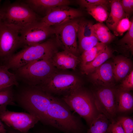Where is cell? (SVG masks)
I'll list each match as a JSON object with an SVG mask.
<instances>
[{
  "mask_svg": "<svg viewBox=\"0 0 133 133\" xmlns=\"http://www.w3.org/2000/svg\"><path fill=\"white\" fill-rule=\"evenodd\" d=\"M54 97L38 86L25 88L15 98L16 102L28 113L37 117L39 121L47 124L48 110Z\"/></svg>",
  "mask_w": 133,
  "mask_h": 133,
  "instance_id": "6da1fadb",
  "label": "cell"
},
{
  "mask_svg": "<svg viewBox=\"0 0 133 133\" xmlns=\"http://www.w3.org/2000/svg\"><path fill=\"white\" fill-rule=\"evenodd\" d=\"M70 110L63 101L54 97L47 112V125L66 133H78L81 128L80 122Z\"/></svg>",
  "mask_w": 133,
  "mask_h": 133,
  "instance_id": "7a4b0ae2",
  "label": "cell"
},
{
  "mask_svg": "<svg viewBox=\"0 0 133 133\" xmlns=\"http://www.w3.org/2000/svg\"><path fill=\"white\" fill-rule=\"evenodd\" d=\"M62 100L70 109L83 118L89 126L94 119L101 114L95 105L93 93L82 87L64 96Z\"/></svg>",
  "mask_w": 133,
  "mask_h": 133,
  "instance_id": "3957f363",
  "label": "cell"
},
{
  "mask_svg": "<svg viewBox=\"0 0 133 133\" xmlns=\"http://www.w3.org/2000/svg\"><path fill=\"white\" fill-rule=\"evenodd\" d=\"M57 45L52 40H46L40 44L25 47L8 59V68L17 69L33 61L52 57L57 51Z\"/></svg>",
  "mask_w": 133,
  "mask_h": 133,
  "instance_id": "277c9868",
  "label": "cell"
},
{
  "mask_svg": "<svg viewBox=\"0 0 133 133\" xmlns=\"http://www.w3.org/2000/svg\"><path fill=\"white\" fill-rule=\"evenodd\" d=\"M52 57L33 61L20 68L17 69L19 75L29 86H41L57 71Z\"/></svg>",
  "mask_w": 133,
  "mask_h": 133,
  "instance_id": "5b68a950",
  "label": "cell"
},
{
  "mask_svg": "<svg viewBox=\"0 0 133 133\" xmlns=\"http://www.w3.org/2000/svg\"><path fill=\"white\" fill-rule=\"evenodd\" d=\"M1 21L21 28L38 21L36 14L25 2L5 3L0 7Z\"/></svg>",
  "mask_w": 133,
  "mask_h": 133,
  "instance_id": "8992f818",
  "label": "cell"
},
{
  "mask_svg": "<svg viewBox=\"0 0 133 133\" xmlns=\"http://www.w3.org/2000/svg\"><path fill=\"white\" fill-rule=\"evenodd\" d=\"M82 85L80 80L74 74L57 71L44 83L39 87L50 94L65 96L82 87Z\"/></svg>",
  "mask_w": 133,
  "mask_h": 133,
  "instance_id": "52a82bcc",
  "label": "cell"
},
{
  "mask_svg": "<svg viewBox=\"0 0 133 133\" xmlns=\"http://www.w3.org/2000/svg\"><path fill=\"white\" fill-rule=\"evenodd\" d=\"M80 21L74 19L53 28L57 45L77 56L79 52L77 38Z\"/></svg>",
  "mask_w": 133,
  "mask_h": 133,
  "instance_id": "ba28073f",
  "label": "cell"
},
{
  "mask_svg": "<svg viewBox=\"0 0 133 133\" xmlns=\"http://www.w3.org/2000/svg\"><path fill=\"white\" fill-rule=\"evenodd\" d=\"M97 86L92 92L96 108L100 113L104 115L108 120L112 121L117 112L116 89L114 87Z\"/></svg>",
  "mask_w": 133,
  "mask_h": 133,
  "instance_id": "9c48e42d",
  "label": "cell"
},
{
  "mask_svg": "<svg viewBox=\"0 0 133 133\" xmlns=\"http://www.w3.org/2000/svg\"><path fill=\"white\" fill-rule=\"evenodd\" d=\"M19 27L0 23V58L8 59L21 45Z\"/></svg>",
  "mask_w": 133,
  "mask_h": 133,
  "instance_id": "30bf717a",
  "label": "cell"
},
{
  "mask_svg": "<svg viewBox=\"0 0 133 133\" xmlns=\"http://www.w3.org/2000/svg\"><path fill=\"white\" fill-rule=\"evenodd\" d=\"M53 34L52 27L37 21L21 28L20 32L21 45L25 47L38 44L46 41Z\"/></svg>",
  "mask_w": 133,
  "mask_h": 133,
  "instance_id": "8fae6325",
  "label": "cell"
},
{
  "mask_svg": "<svg viewBox=\"0 0 133 133\" xmlns=\"http://www.w3.org/2000/svg\"><path fill=\"white\" fill-rule=\"evenodd\" d=\"M0 119L8 127L22 133H27L39 121L37 117L28 113L7 110L0 112Z\"/></svg>",
  "mask_w": 133,
  "mask_h": 133,
  "instance_id": "7c38bea8",
  "label": "cell"
},
{
  "mask_svg": "<svg viewBox=\"0 0 133 133\" xmlns=\"http://www.w3.org/2000/svg\"><path fill=\"white\" fill-rule=\"evenodd\" d=\"M82 12L68 5L50 9L47 12L40 22L49 27L58 25L82 16Z\"/></svg>",
  "mask_w": 133,
  "mask_h": 133,
  "instance_id": "4fadbf2b",
  "label": "cell"
},
{
  "mask_svg": "<svg viewBox=\"0 0 133 133\" xmlns=\"http://www.w3.org/2000/svg\"><path fill=\"white\" fill-rule=\"evenodd\" d=\"M89 75L91 82L96 86L113 87L115 85L113 62H105Z\"/></svg>",
  "mask_w": 133,
  "mask_h": 133,
  "instance_id": "5bb4252c",
  "label": "cell"
},
{
  "mask_svg": "<svg viewBox=\"0 0 133 133\" xmlns=\"http://www.w3.org/2000/svg\"><path fill=\"white\" fill-rule=\"evenodd\" d=\"M52 64L56 68L60 70H75L80 63L78 56L66 50L56 52L51 58Z\"/></svg>",
  "mask_w": 133,
  "mask_h": 133,
  "instance_id": "9a60e30c",
  "label": "cell"
},
{
  "mask_svg": "<svg viewBox=\"0 0 133 133\" xmlns=\"http://www.w3.org/2000/svg\"><path fill=\"white\" fill-rule=\"evenodd\" d=\"M116 82L124 79L132 70V62L129 58L121 55L116 56L113 62Z\"/></svg>",
  "mask_w": 133,
  "mask_h": 133,
  "instance_id": "2e32d148",
  "label": "cell"
},
{
  "mask_svg": "<svg viewBox=\"0 0 133 133\" xmlns=\"http://www.w3.org/2000/svg\"><path fill=\"white\" fill-rule=\"evenodd\" d=\"M111 11L106 23L110 30L113 32L119 22L123 18L128 17L121 6L120 0H110Z\"/></svg>",
  "mask_w": 133,
  "mask_h": 133,
  "instance_id": "e0dca14e",
  "label": "cell"
},
{
  "mask_svg": "<svg viewBox=\"0 0 133 133\" xmlns=\"http://www.w3.org/2000/svg\"><path fill=\"white\" fill-rule=\"evenodd\" d=\"M24 1L34 12H45V15L50 9L61 6H68L70 3V1L67 0H27Z\"/></svg>",
  "mask_w": 133,
  "mask_h": 133,
  "instance_id": "ac0fdd59",
  "label": "cell"
},
{
  "mask_svg": "<svg viewBox=\"0 0 133 133\" xmlns=\"http://www.w3.org/2000/svg\"><path fill=\"white\" fill-rule=\"evenodd\" d=\"M113 53L112 50L107 45L104 50L93 61L81 67L82 74H89L112 57Z\"/></svg>",
  "mask_w": 133,
  "mask_h": 133,
  "instance_id": "d6986e66",
  "label": "cell"
},
{
  "mask_svg": "<svg viewBox=\"0 0 133 133\" xmlns=\"http://www.w3.org/2000/svg\"><path fill=\"white\" fill-rule=\"evenodd\" d=\"M116 98L117 112L128 111L133 108V97L130 92L116 89Z\"/></svg>",
  "mask_w": 133,
  "mask_h": 133,
  "instance_id": "ffe728a7",
  "label": "cell"
},
{
  "mask_svg": "<svg viewBox=\"0 0 133 133\" xmlns=\"http://www.w3.org/2000/svg\"><path fill=\"white\" fill-rule=\"evenodd\" d=\"M94 35L99 41L107 44L111 42L115 38L108 27L102 23L99 22L93 24L92 26Z\"/></svg>",
  "mask_w": 133,
  "mask_h": 133,
  "instance_id": "44dd1931",
  "label": "cell"
},
{
  "mask_svg": "<svg viewBox=\"0 0 133 133\" xmlns=\"http://www.w3.org/2000/svg\"><path fill=\"white\" fill-rule=\"evenodd\" d=\"M108 120L104 115L100 114L91 122L88 133H107L110 125Z\"/></svg>",
  "mask_w": 133,
  "mask_h": 133,
  "instance_id": "7402d4cb",
  "label": "cell"
},
{
  "mask_svg": "<svg viewBox=\"0 0 133 133\" xmlns=\"http://www.w3.org/2000/svg\"><path fill=\"white\" fill-rule=\"evenodd\" d=\"M107 44L99 42L91 49L85 51L81 56V67L84 66L93 61L105 49Z\"/></svg>",
  "mask_w": 133,
  "mask_h": 133,
  "instance_id": "603a6c76",
  "label": "cell"
},
{
  "mask_svg": "<svg viewBox=\"0 0 133 133\" xmlns=\"http://www.w3.org/2000/svg\"><path fill=\"white\" fill-rule=\"evenodd\" d=\"M6 66H1L0 70V91L18 83L15 75L10 72Z\"/></svg>",
  "mask_w": 133,
  "mask_h": 133,
  "instance_id": "cb8c5ba5",
  "label": "cell"
},
{
  "mask_svg": "<svg viewBox=\"0 0 133 133\" xmlns=\"http://www.w3.org/2000/svg\"><path fill=\"white\" fill-rule=\"evenodd\" d=\"M86 8L88 13L100 23L106 21L109 14L107 6L104 5L89 6Z\"/></svg>",
  "mask_w": 133,
  "mask_h": 133,
  "instance_id": "d4e9b609",
  "label": "cell"
},
{
  "mask_svg": "<svg viewBox=\"0 0 133 133\" xmlns=\"http://www.w3.org/2000/svg\"><path fill=\"white\" fill-rule=\"evenodd\" d=\"M12 86L0 91V112L7 110L8 105H15L16 103Z\"/></svg>",
  "mask_w": 133,
  "mask_h": 133,
  "instance_id": "484cf974",
  "label": "cell"
},
{
  "mask_svg": "<svg viewBox=\"0 0 133 133\" xmlns=\"http://www.w3.org/2000/svg\"><path fill=\"white\" fill-rule=\"evenodd\" d=\"M118 45L123 49L130 52L132 54L133 53V22L129 30L124 36L119 40Z\"/></svg>",
  "mask_w": 133,
  "mask_h": 133,
  "instance_id": "4316f807",
  "label": "cell"
},
{
  "mask_svg": "<svg viewBox=\"0 0 133 133\" xmlns=\"http://www.w3.org/2000/svg\"><path fill=\"white\" fill-rule=\"evenodd\" d=\"M79 52L82 53L83 52L89 50L96 45L99 42L97 37L93 35L89 37L78 39Z\"/></svg>",
  "mask_w": 133,
  "mask_h": 133,
  "instance_id": "83f0119b",
  "label": "cell"
},
{
  "mask_svg": "<svg viewBox=\"0 0 133 133\" xmlns=\"http://www.w3.org/2000/svg\"><path fill=\"white\" fill-rule=\"evenodd\" d=\"M93 24V23L90 21L81 20L78 32V39L94 35L92 29Z\"/></svg>",
  "mask_w": 133,
  "mask_h": 133,
  "instance_id": "f1b7e54d",
  "label": "cell"
},
{
  "mask_svg": "<svg viewBox=\"0 0 133 133\" xmlns=\"http://www.w3.org/2000/svg\"><path fill=\"white\" fill-rule=\"evenodd\" d=\"M133 19L130 21L126 17L121 19L117 25L113 32L115 35H122L125 32L130 29L132 23Z\"/></svg>",
  "mask_w": 133,
  "mask_h": 133,
  "instance_id": "f546056e",
  "label": "cell"
},
{
  "mask_svg": "<svg viewBox=\"0 0 133 133\" xmlns=\"http://www.w3.org/2000/svg\"><path fill=\"white\" fill-rule=\"evenodd\" d=\"M119 89L122 91L130 92L133 89V70L124 79L120 84Z\"/></svg>",
  "mask_w": 133,
  "mask_h": 133,
  "instance_id": "4dcf8cb0",
  "label": "cell"
},
{
  "mask_svg": "<svg viewBox=\"0 0 133 133\" xmlns=\"http://www.w3.org/2000/svg\"><path fill=\"white\" fill-rule=\"evenodd\" d=\"M121 123L125 133H133V120L129 117L122 116L117 120Z\"/></svg>",
  "mask_w": 133,
  "mask_h": 133,
  "instance_id": "1f68e13d",
  "label": "cell"
},
{
  "mask_svg": "<svg viewBox=\"0 0 133 133\" xmlns=\"http://www.w3.org/2000/svg\"><path fill=\"white\" fill-rule=\"evenodd\" d=\"M80 5L85 8L91 6L100 5H107L110 3V0H80L78 1Z\"/></svg>",
  "mask_w": 133,
  "mask_h": 133,
  "instance_id": "d6a6232c",
  "label": "cell"
},
{
  "mask_svg": "<svg viewBox=\"0 0 133 133\" xmlns=\"http://www.w3.org/2000/svg\"><path fill=\"white\" fill-rule=\"evenodd\" d=\"M108 132L110 133H125L121 123L117 120L112 121L109 125Z\"/></svg>",
  "mask_w": 133,
  "mask_h": 133,
  "instance_id": "836d02e7",
  "label": "cell"
},
{
  "mask_svg": "<svg viewBox=\"0 0 133 133\" xmlns=\"http://www.w3.org/2000/svg\"><path fill=\"white\" fill-rule=\"evenodd\" d=\"M120 1L124 11L129 17L133 13V0H121Z\"/></svg>",
  "mask_w": 133,
  "mask_h": 133,
  "instance_id": "e575fe53",
  "label": "cell"
},
{
  "mask_svg": "<svg viewBox=\"0 0 133 133\" xmlns=\"http://www.w3.org/2000/svg\"><path fill=\"white\" fill-rule=\"evenodd\" d=\"M7 130L6 129L2 122L0 119V133H7Z\"/></svg>",
  "mask_w": 133,
  "mask_h": 133,
  "instance_id": "d590c367",
  "label": "cell"
},
{
  "mask_svg": "<svg viewBox=\"0 0 133 133\" xmlns=\"http://www.w3.org/2000/svg\"><path fill=\"white\" fill-rule=\"evenodd\" d=\"M7 133H22L19 131L11 128V129L7 131Z\"/></svg>",
  "mask_w": 133,
  "mask_h": 133,
  "instance_id": "8d00e7d4",
  "label": "cell"
},
{
  "mask_svg": "<svg viewBox=\"0 0 133 133\" xmlns=\"http://www.w3.org/2000/svg\"><path fill=\"white\" fill-rule=\"evenodd\" d=\"M0 1H1L0 0ZM1 16H0V23L1 22Z\"/></svg>",
  "mask_w": 133,
  "mask_h": 133,
  "instance_id": "74e56055",
  "label": "cell"
},
{
  "mask_svg": "<svg viewBox=\"0 0 133 133\" xmlns=\"http://www.w3.org/2000/svg\"><path fill=\"white\" fill-rule=\"evenodd\" d=\"M1 66H0V70L1 68Z\"/></svg>",
  "mask_w": 133,
  "mask_h": 133,
  "instance_id": "f35d334b",
  "label": "cell"
}]
</instances>
